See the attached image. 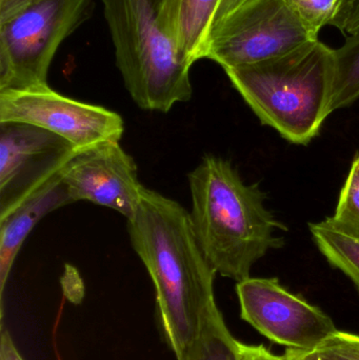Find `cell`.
Wrapping results in <instances>:
<instances>
[{"mask_svg": "<svg viewBox=\"0 0 359 360\" xmlns=\"http://www.w3.org/2000/svg\"><path fill=\"white\" fill-rule=\"evenodd\" d=\"M330 218L337 226L359 236V152L354 156L334 215Z\"/></svg>", "mask_w": 359, "mask_h": 360, "instance_id": "obj_17", "label": "cell"}, {"mask_svg": "<svg viewBox=\"0 0 359 360\" xmlns=\"http://www.w3.org/2000/svg\"><path fill=\"white\" fill-rule=\"evenodd\" d=\"M315 39L286 0H248L212 27L207 58L230 69L286 54Z\"/></svg>", "mask_w": 359, "mask_h": 360, "instance_id": "obj_6", "label": "cell"}, {"mask_svg": "<svg viewBox=\"0 0 359 360\" xmlns=\"http://www.w3.org/2000/svg\"><path fill=\"white\" fill-rule=\"evenodd\" d=\"M240 360H285L284 356H276L263 345H246L240 342Z\"/></svg>", "mask_w": 359, "mask_h": 360, "instance_id": "obj_20", "label": "cell"}, {"mask_svg": "<svg viewBox=\"0 0 359 360\" xmlns=\"http://www.w3.org/2000/svg\"><path fill=\"white\" fill-rule=\"evenodd\" d=\"M246 1H248V0H221L218 8H217L216 14H215L212 27L216 25L217 23L221 22L228 15L231 14L232 12H234L236 8H240Z\"/></svg>", "mask_w": 359, "mask_h": 360, "instance_id": "obj_23", "label": "cell"}, {"mask_svg": "<svg viewBox=\"0 0 359 360\" xmlns=\"http://www.w3.org/2000/svg\"><path fill=\"white\" fill-rule=\"evenodd\" d=\"M309 229L329 264L349 277L359 293V236L337 226L330 217L310 224Z\"/></svg>", "mask_w": 359, "mask_h": 360, "instance_id": "obj_13", "label": "cell"}, {"mask_svg": "<svg viewBox=\"0 0 359 360\" xmlns=\"http://www.w3.org/2000/svg\"><path fill=\"white\" fill-rule=\"evenodd\" d=\"M221 0H164V25L181 54L193 65L207 58L208 40Z\"/></svg>", "mask_w": 359, "mask_h": 360, "instance_id": "obj_12", "label": "cell"}, {"mask_svg": "<svg viewBox=\"0 0 359 360\" xmlns=\"http://www.w3.org/2000/svg\"><path fill=\"white\" fill-rule=\"evenodd\" d=\"M61 179L74 202L90 201L119 212L126 220L136 212L145 188L134 160L117 141L77 150L63 168Z\"/></svg>", "mask_w": 359, "mask_h": 360, "instance_id": "obj_10", "label": "cell"}, {"mask_svg": "<svg viewBox=\"0 0 359 360\" xmlns=\"http://www.w3.org/2000/svg\"><path fill=\"white\" fill-rule=\"evenodd\" d=\"M240 342L228 329L216 302L207 310L198 335L177 360H240Z\"/></svg>", "mask_w": 359, "mask_h": 360, "instance_id": "obj_14", "label": "cell"}, {"mask_svg": "<svg viewBox=\"0 0 359 360\" xmlns=\"http://www.w3.org/2000/svg\"><path fill=\"white\" fill-rule=\"evenodd\" d=\"M285 360H313L307 356L303 351L294 350V349H287L286 354L284 355Z\"/></svg>", "mask_w": 359, "mask_h": 360, "instance_id": "obj_24", "label": "cell"}, {"mask_svg": "<svg viewBox=\"0 0 359 360\" xmlns=\"http://www.w3.org/2000/svg\"><path fill=\"white\" fill-rule=\"evenodd\" d=\"M0 360H25L17 350L10 332L4 329L0 335Z\"/></svg>", "mask_w": 359, "mask_h": 360, "instance_id": "obj_22", "label": "cell"}, {"mask_svg": "<svg viewBox=\"0 0 359 360\" xmlns=\"http://www.w3.org/2000/svg\"><path fill=\"white\" fill-rule=\"evenodd\" d=\"M335 73L331 112L353 105L359 98V32L334 50Z\"/></svg>", "mask_w": 359, "mask_h": 360, "instance_id": "obj_15", "label": "cell"}, {"mask_svg": "<svg viewBox=\"0 0 359 360\" xmlns=\"http://www.w3.org/2000/svg\"><path fill=\"white\" fill-rule=\"evenodd\" d=\"M225 72L261 124L289 143L308 145L332 113L334 50L318 39Z\"/></svg>", "mask_w": 359, "mask_h": 360, "instance_id": "obj_3", "label": "cell"}, {"mask_svg": "<svg viewBox=\"0 0 359 360\" xmlns=\"http://www.w3.org/2000/svg\"><path fill=\"white\" fill-rule=\"evenodd\" d=\"M335 27L341 31L352 35L359 32V0H347L345 8L341 11Z\"/></svg>", "mask_w": 359, "mask_h": 360, "instance_id": "obj_19", "label": "cell"}, {"mask_svg": "<svg viewBox=\"0 0 359 360\" xmlns=\"http://www.w3.org/2000/svg\"><path fill=\"white\" fill-rule=\"evenodd\" d=\"M305 353L313 360H359V336L337 330L315 350Z\"/></svg>", "mask_w": 359, "mask_h": 360, "instance_id": "obj_18", "label": "cell"}, {"mask_svg": "<svg viewBox=\"0 0 359 360\" xmlns=\"http://www.w3.org/2000/svg\"><path fill=\"white\" fill-rule=\"evenodd\" d=\"M240 317L263 336L288 349L311 352L337 331L332 319L278 278H249L236 285Z\"/></svg>", "mask_w": 359, "mask_h": 360, "instance_id": "obj_9", "label": "cell"}, {"mask_svg": "<svg viewBox=\"0 0 359 360\" xmlns=\"http://www.w3.org/2000/svg\"><path fill=\"white\" fill-rule=\"evenodd\" d=\"M128 233L155 287L164 338L179 356L216 302L217 273L198 245L190 212L156 191L143 188L141 203L128 219Z\"/></svg>", "mask_w": 359, "mask_h": 360, "instance_id": "obj_1", "label": "cell"}, {"mask_svg": "<svg viewBox=\"0 0 359 360\" xmlns=\"http://www.w3.org/2000/svg\"><path fill=\"white\" fill-rule=\"evenodd\" d=\"M36 0H0V22L12 18Z\"/></svg>", "mask_w": 359, "mask_h": 360, "instance_id": "obj_21", "label": "cell"}, {"mask_svg": "<svg viewBox=\"0 0 359 360\" xmlns=\"http://www.w3.org/2000/svg\"><path fill=\"white\" fill-rule=\"evenodd\" d=\"M295 16L314 38L320 30L334 25L347 0H286Z\"/></svg>", "mask_w": 359, "mask_h": 360, "instance_id": "obj_16", "label": "cell"}, {"mask_svg": "<svg viewBox=\"0 0 359 360\" xmlns=\"http://www.w3.org/2000/svg\"><path fill=\"white\" fill-rule=\"evenodd\" d=\"M2 122L38 127L58 135L77 150L103 141H119L124 131L119 114L59 94L48 84L0 92Z\"/></svg>", "mask_w": 359, "mask_h": 360, "instance_id": "obj_7", "label": "cell"}, {"mask_svg": "<svg viewBox=\"0 0 359 360\" xmlns=\"http://www.w3.org/2000/svg\"><path fill=\"white\" fill-rule=\"evenodd\" d=\"M74 203L63 179L55 180L41 192L25 201L13 213L0 219V295L25 238L34 226L51 212Z\"/></svg>", "mask_w": 359, "mask_h": 360, "instance_id": "obj_11", "label": "cell"}, {"mask_svg": "<svg viewBox=\"0 0 359 360\" xmlns=\"http://www.w3.org/2000/svg\"><path fill=\"white\" fill-rule=\"evenodd\" d=\"M192 228L215 272L240 281L266 254L284 245L287 231L265 207L259 184H244L229 160L207 155L190 173Z\"/></svg>", "mask_w": 359, "mask_h": 360, "instance_id": "obj_2", "label": "cell"}, {"mask_svg": "<svg viewBox=\"0 0 359 360\" xmlns=\"http://www.w3.org/2000/svg\"><path fill=\"white\" fill-rule=\"evenodd\" d=\"M93 10L94 0H36L0 22V92L46 86L59 46Z\"/></svg>", "mask_w": 359, "mask_h": 360, "instance_id": "obj_5", "label": "cell"}, {"mask_svg": "<svg viewBox=\"0 0 359 360\" xmlns=\"http://www.w3.org/2000/svg\"><path fill=\"white\" fill-rule=\"evenodd\" d=\"M124 86L141 109L167 113L191 99L192 65L164 25V0H103Z\"/></svg>", "mask_w": 359, "mask_h": 360, "instance_id": "obj_4", "label": "cell"}, {"mask_svg": "<svg viewBox=\"0 0 359 360\" xmlns=\"http://www.w3.org/2000/svg\"><path fill=\"white\" fill-rule=\"evenodd\" d=\"M76 152L69 141L38 127L0 124V219L60 179Z\"/></svg>", "mask_w": 359, "mask_h": 360, "instance_id": "obj_8", "label": "cell"}]
</instances>
